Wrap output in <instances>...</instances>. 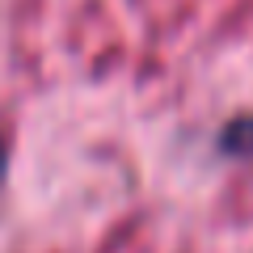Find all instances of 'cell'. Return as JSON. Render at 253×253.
<instances>
[{
  "instance_id": "6da1fadb",
  "label": "cell",
  "mask_w": 253,
  "mask_h": 253,
  "mask_svg": "<svg viewBox=\"0 0 253 253\" xmlns=\"http://www.w3.org/2000/svg\"><path fill=\"white\" fill-rule=\"evenodd\" d=\"M0 173H4V148H0Z\"/></svg>"
}]
</instances>
